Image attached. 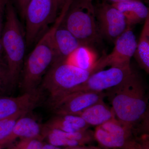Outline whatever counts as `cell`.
I'll list each match as a JSON object with an SVG mask.
<instances>
[{
  "instance_id": "6da1fadb",
  "label": "cell",
  "mask_w": 149,
  "mask_h": 149,
  "mask_svg": "<svg viewBox=\"0 0 149 149\" xmlns=\"http://www.w3.org/2000/svg\"><path fill=\"white\" fill-rule=\"evenodd\" d=\"M107 91L116 118L137 135H149L148 97L138 73L134 71L122 83Z\"/></svg>"
},
{
  "instance_id": "7a4b0ae2",
  "label": "cell",
  "mask_w": 149,
  "mask_h": 149,
  "mask_svg": "<svg viewBox=\"0 0 149 149\" xmlns=\"http://www.w3.org/2000/svg\"><path fill=\"white\" fill-rule=\"evenodd\" d=\"M6 20L1 37L7 69L9 85H16L23 65L26 45L25 35L14 8L9 0L6 9Z\"/></svg>"
},
{
  "instance_id": "3957f363",
  "label": "cell",
  "mask_w": 149,
  "mask_h": 149,
  "mask_svg": "<svg viewBox=\"0 0 149 149\" xmlns=\"http://www.w3.org/2000/svg\"><path fill=\"white\" fill-rule=\"evenodd\" d=\"M61 24L79 40L83 45L94 49L102 42L93 0H73Z\"/></svg>"
},
{
  "instance_id": "277c9868",
  "label": "cell",
  "mask_w": 149,
  "mask_h": 149,
  "mask_svg": "<svg viewBox=\"0 0 149 149\" xmlns=\"http://www.w3.org/2000/svg\"><path fill=\"white\" fill-rule=\"evenodd\" d=\"M55 22L43 34L29 54L23 67L21 88L24 93L35 91L55 60L56 54L53 36Z\"/></svg>"
},
{
  "instance_id": "5b68a950",
  "label": "cell",
  "mask_w": 149,
  "mask_h": 149,
  "mask_svg": "<svg viewBox=\"0 0 149 149\" xmlns=\"http://www.w3.org/2000/svg\"><path fill=\"white\" fill-rule=\"evenodd\" d=\"M93 73L61 61H54L43 77L42 86L49 94V100H54L69 93Z\"/></svg>"
},
{
  "instance_id": "8992f818",
  "label": "cell",
  "mask_w": 149,
  "mask_h": 149,
  "mask_svg": "<svg viewBox=\"0 0 149 149\" xmlns=\"http://www.w3.org/2000/svg\"><path fill=\"white\" fill-rule=\"evenodd\" d=\"M63 3L59 0H31L24 17L26 21V45L35 43L45 29L57 19L58 12Z\"/></svg>"
},
{
  "instance_id": "52a82bcc",
  "label": "cell",
  "mask_w": 149,
  "mask_h": 149,
  "mask_svg": "<svg viewBox=\"0 0 149 149\" xmlns=\"http://www.w3.org/2000/svg\"><path fill=\"white\" fill-rule=\"evenodd\" d=\"M114 47L110 54L97 60L93 68L94 73L107 67L126 68L131 66L137 42L131 27H128L114 42Z\"/></svg>"
},
{
  "instance_id": "ba28073f",
  "label": "cell",
  "mask_w": 149,
  "mask_h": 149,
  "mask_svg": "<svg viewBox=\"0 0 149 149\" xmlns=\"http://www.w3.org/2000/svg\"><path fill=\"white\" fill-rule=\"evenodd\" d=\"M99 32L103 39L115 42L128 27L125 17L111 4L102 1L95 5Z\"/></svg>"
},
{
  "instance_id": "9c48e42d",
  "label": "cell",
  "mask_w": 149,
  "mask_h": 149,
  "mask_svg": "<svg viewBox=\"0 0 149 149\" xmlns=\"http://www.w3.org/2000/svg\"><path fill=\"white\" fill-rule=\"evenodd\" d=\"M134 71L131 66L111 67L105 70H102L91 74L85 82L67 94L77 92L99 93L107 91L122 83Z\"/></svg>"
},
{
  "instance_id": "30bf717a",
  "label": "cell",
  "mask_w": 149,
  "mask_h": 149,
  "mask_svg": "<svg viewBox=\"0 0 149 149\" xmlns=\"http://www.w3.org/2000/svg\"><path fill=\"white\" fill-rule=\"evenodd\" d=\"M106 96L104 92H77L49 100V104L56 115H77L92 105L103 100Z\"/></svg>"
},
{
  "instance_id": "8fae6325",
  "label": "cell",
  "mask_w": 149,
  "mask_h": 149,
  "mask_svg": "<svg viewBox=\"0 0 149 149\" xmlns=\"http://www.w3.org/2000/svg\"><path fill=\"white\" fill-rule=\"evenodd\" d=\"M95 140L106 149H149V135L126 138L112 135L97 126L94 132Z\"/></svg>"
},
{
  "instance_id": "7c38bea8",
  "label": "cell",
  "mask_w": 149,
  "mask_h": 149,
  "mask_svg": "<svg viewBox=\"0 0 149 149\" xmlns=\"http://www.w3.org/2000/svg\"><path fill=\"white\" fill-rule=\"evenodd\" d=\"M40 97L41 92L38 88L16 97H0V120L20 112L31 111L39 103Z\"/></svg>"
},
{
  "instance_id": "4fadbf2b",
  "label": "cell",
  "mask_w": 149,
  "mask_h": 149,
  "mask_svg": "<svg viewBox=\"0 0 149 149\" xmlns=\"http://www.w3.org/2000/svg\"><path fill=\"white\" fill-rule=\"evenodd\" d=\"M63 18V17L59 16L55 22V28L53 36L56 54L54 61L64 59L77 48L83 45L71 32L61 24Z\"/></svg>"
},
{
  "instance_id": "5bb4252c",
  "label": "cell",
  "mask_w": 149,
  "mask_h": 149,
  "mask_svg": "<svg viewBox=\"0 0 149 149\" xmlns=\"http://www.w3.org/2000/svg\"><path fill=\"white\" fill-rule=\"evenodd\" d=\"M25 116H22L17 121L10 135L6 141L4 148L18 139L40 138L45 139L43 136V126L35 119Z\"/></svg>"
},
{
  "instance_id": "9a60e30c",
  "label": "cell",
  "mask_w": 149,
  "mask_h": 149,
  "mask_svg": "<svg viewBox=\"0 0 149 149\" xmlns=\"http://www.w3.org/2000/svg\"><path fill=\"white\" fill-rule=\"evenodd\" d=\"M111 4L122 13L128 27L144 22L149 16L148 8L143 2L139 0H130Z\"/></svg>"
},
{
  "instance_id": "2e32d148",
  "label": "cell",
  "mask_w": 149,
  "mask_h": 149,
  "mask_svg": "<svg viewBox=\"0 0 149 149\" xmlns=\"http://www.w3.org/2000/svg\"><path fill=\"white\" fill-rule=\"evenodd\" d=\"M79 116L90 126H100L116 118L114 111L103 100L98 102L87 108Z\"/></svg>"
},
{
  "instance_id": "e0dca14e",
  "label": "cell",
  "mask_w": 149,
  "mask_h": 149,
  "mask_svg": "<svg viewBox=\"0 0 149 149\" xmlns=\"http://www.w3.org/2000/svg\"><path fill=\"white\" fill-rule=\"evenodd\" d=\"M43 126L67 132L86 130L91 126L80 116L73 115H56Z\"/></svg>"
},
{
  "instance_id": "ac0fdd59",
  "label": "cell",
  "mask_w": 149,
  "mask_h": 149,
  "mask_svg": "<svg viewBox=\"0 0 149 149\" xmlns=\"http://www.w3.org/2000/svg\"><path fill=\"white\" fill-rule=\"evenodd\" d=\"M97 60L94 49L88 46L81 45L66 58L60 61L84 70H93L92 68Z\"/></svg>"
},
{
  "instance_id": "d6986e66",
  "label": "cell",
  "mask_w": 149,
  "mask_h": 149,
  "mask_svg": "<svg viewBox=\"0 0 149 149\" xmlns=\"http://www.w3.org/2000/svg\"><path fill=\"white\" fill-rule=\"evenodd\" d=\"M133 57L139 66L149 73V16L144 24Z\"/></svg>"
},
{
  "instance_id": "ffe728a7",
  "label": "cell",
  "mask_w": 149,
  "mask_h": 149,
  "mask_svg": "<svg viewBox=\"0 0 149 149\" xmlns=\"http://www.w3.org/2000/svg\"><path fill=\"white\" fill-rule=\"evenodd\" d=\"M50 129L59 136L69 140L77 141L82 146L91 143L95 140L94 132L89 129L72 132H65L57 129Z\"/></svg>"
},
{
  "instance_id": "44dd1931",
  "label": "cell",
  "mask_w": 149,
  "mask_h": 149,
  "mask_svg": "<svg viewBox=\"0 0 149 149\" xmlns=\"http://www.w3.org/2000/svg\"><path fill=\"white\" fill-rule=\"evenodd\" d=\"M29 112H20L13 116L0 120V149L4 148L6 141L10 135L17 120L26 115Z\"/></svg>"
},
{
  "instance_id": "7402d4cb",
  "label": "cell",
  "mask_w": 149,
  "mask_h": 149,
  "mask_svg": "<svg viewBox=\"0 0 149 149\" xmlns=\"http://www.w3.org/2000/svg\"><path fill=\"white\" fill-rule=\"evenodd\" d=\"M43 136L44 139L47 140L48 143L55 146L64 147L66 148L81 146L80 143L72 140L67 139L56 134L50 129L43 126Z\"/></svg>"
},
{
  "instance_id": "603a6c76",
  "label": "cell",
  "mask_w": 149,
  "mask_h": 149,
  "mask_svg": "<svg viewBox=\"0 0 149 149\" xmlns=\"http://www.w3.org/2000/svg\"><path fill=\"white\" fill-rule=\"evenodd\" d=\"M43 140L40 138L20 139L6 148V149H40L44 144Z\"/></svg>"
},
{
  "instance_id": "cb8c5ba5",
  "label": "cell",
  "mask_w": 149,
  "mask_h": 149,
  "mask_svg": "<svg viewBox=\"0 0 149 149\" xmlns=\"http://www.w3.org/2000/svg\"><path fill=\"white\" fill-rule=\"evenodd\" d=\"M8 84L9 85L7 69L5 65L0 67V90L3 86Z\"/></svg>"
},
{
  "instance_id": "d4e9b609",
  "label": "cell",
  "mask_w": 149,
  "mask_h": 149,
  "mask_svg": "<svg viewBox=\"0 0 149 149\" xmlns=\"http://www.w3.org/2000/svg\"><path fill=\"white\" fill-rule=\"evenodd\" d=\"M9 0H0V39L3 30V18Z\"/></svg>"
},
{
  "instance_id": "484cf974",
  "label": "cell",
  "mask_w": 149,
  "mask_h": 149,
  "mask_svg": "<svg viewBox=\"0 0 149 149\" xmlns=\"http://www.w3.org/2000/svg\"><path fill=\"white\" fill-rule=\"evenodd\" d=\"M19 10L22 16L24 17V12L27 5L31 0H17Z\"/></svg>"
},
{
  "instance_id": "4316f807",
  "label": "cell",
  "mask_w": 149,
  "mask_h": 149,
  "mask_svg": "<svg viewBox=\"0 0 149 149\" xmlns=\"http://www.w3.org/2000/svg\"><path fill=\"white\" fill-rule=\"evenodd\" d=\"M73 1V0H64V3L61 8V12L66 13Z\"/></svg>"
},
{
  "instance_id": "83f0119b",
  "label": "cell",
  "mask_w": 149,
  "mask_h": 149,
  "mask_svg": "<svg viewBox=\"0 0 149 149\" xmlns=\"http://www.w3.org/2000/svg\"><path fill=\"white\" fill-rule=\"evenodd\" d=\"M67 149H102L101 147L94 146H77L72 148H68Z\"/></svg>"
},
{
  "instance_id": "f1b7e54d",
  "label": "cell",
  "mask_w": 149,
  "mask_h": 149,
  "mask_svg": "<svg viewBox=\"0 0 149 149\" xmlns=\"http://www.w3.org/2000/svg\"><path fill=\"white\" fill-rule=\"evenodd\" d=\"M3 57H5L2 45L1 43V39H0V67L5 66V65L6 66V65H4L3 63Z\"/></svg>"
},
{
  "instance_id": "f546056e",
  "label": "cell",
  "mask_w": 149,
  "mask_h": 149,
  "mask_svg": "<svg viewBox=\"0 0 149 149\" xmlns=\"http://www.w3.org/2000/svg\"><path fill=\"white\" fill-rule=\"evenodd\" d=\"M68 148H66L65 149H67ZM40 149H62L60 147H58L54 146L53 145H51V144L49 143H45L43 144L42 146V147Z\"/></svg>"
},
{
  "instance_id": "4dcf8cb0",
  "label": "cell",
  "mask_w": 149,
  "mask_h": 149,
  "mask_svg": "<svg viewBox=\"0 0 149 149\" xmlns=\"http://www.w3.org/2000/svg\"><path fill=\"white\" fill-rule=\"evenodd\" d=\"M128 1H130V0H102V1L106 2L109 3L111 4H113L116 3L122 2H125ZM139 1H143L144 0H139Z\"/></svg>"
},
{
  "instance_id": "1f68e13d",
  "label": "cell",
  "mask_w": 149,
  "mask_h": 149,
  "mask_svg": "<svg viewBox=\"0 0 149 149\" xmlns=\"http://www.w3.org/2000/svg\"><path fill=\"white\" fill-rule=\"evenodd\" d=\"M59 1H60L61 2H62L63 4V3H64V0H59Z\"/></svg>"
}]
</instances>
